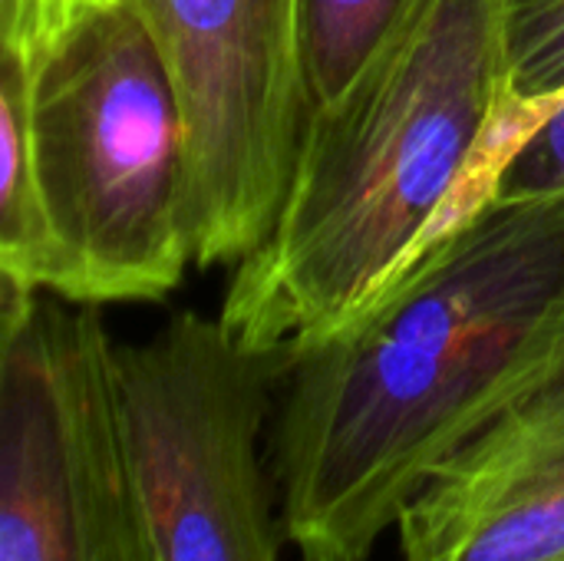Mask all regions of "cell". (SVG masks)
I'll use <instances>...</instances> for the list:
<instances>
[{"mask_svg": "<svg viewBox=\"0 0 564 561\" xmlns=\"http://www.w3.org/2000/svg\"><path fill=\"white\" fill-rule=\"evenodd\" d=\"M288 360L198 311L116 344L119 440L155 561H278L268 427Z\"/></svg>", "mask_w": 564, "mask_h": 561, "instance_id": "4", "label": "cell"}, {"mask_svg": "<svg viewBox=\"0 0 564 561\" xmlns=\"http://www.w3.org/2000/svg\"><path fill=\"white\" fill-rule=\"evenodd\" d=\"M17 69L53 294L93 308L165 301L195 265L192 182L178 93L142 13L132 0L99 7Z\"/></svg>", "mask_w": 564, "mask_h": 561, "instance_id": "3", "label": "cell"}, {"mask_svg": "<svg viewBox=\"0 0 564 561\" xmlns=\"http://www.w3.org/2000/svg\"><path fill=\"white\" fill-rule=\"evenodd\" d=\"M182 106L195 265H238L271 231L304 132L297 0H132Z\"/></svg>", "mask_w": 564, "mask_h": 561, "instance_id": "6", "label": "cell"}, {"mask_svg": "<svg viewBox=\"0 0 564 561\" xmlns=\"http://www.w3.org/2000/svg\"><path fill=\"white\" fill-rule=\"evenodd\" d=\"M403 561H564V360L413 496Z\"/></svg>", "mask_w": 564, "mask_h": 561, "instance_id": "7", "label": "cell"}, {"mask_svg": "<svg viewBox=\"0 0 564 561\" xmlns=\"http://www.w3.org/2000/svg\"><path fill=\"white\" fill-rule=\"evenodd\" d=\"M549 192H564V106L506 155L489 198H529Z\"/></svg>", "mask_w": 564, "mask_h": 561, "instance_id": "12", "label": "cell"}, {"mask_svg": "<svg viewBox=\"0 0 564 561\" xmlns=\"http://www.w3.org/2000/svg\"><path fill=\"white\" fill-rule=\"evenodd\" d=\"M0 278L7 294H53L56 255L33 172L23 79L0 56Z\"/></svg>", "mask_w": 564, "mask_h": 561, "instance_id": "9", "label": "cell"}, {"mask_svg": "<svg viewBox=\"0 0 564 561\" xmlns=\"http://www.w3.org/2000/svg\"><path fill=\"white\" fill-rule=\"evenodd\" d=\"M496 0H426L330 109L304 119L268 238L218 321L248 347H304L373 301L482 205L519 145Z\"/></svg>", "mask_w": 564, "mask_h": 561, "instance_id": "2", "label": "cell"}, {"mask_svg": "<svg viewBox=\"0 0 564 561\" xmlns=\"http://www.w3.org/2000/svg\"><path fill=\"white\" fill-rule=\"evenodd\" d=\"M109 3L116 0H0V56L33 66L83 17Z\"/></svg>", "mask_w": 564, "mask_h": 561, "instance_id": "11", "label": "cell"}, {"mask_svg": "<svg viewBox=\"0 0 564 561\" xmlns=\"http://www.w3.org/2000/svg\"><path fill=\"white\" fill-rule=\"evenodd\" d=\"M99 308L7 294L0 334V561H155L116 413Z\"/></svg>", "mask_w": 564, "mask_h": 561, "instance_id": "5", "label": "cell"}, {"mask_svg": "<svg viewBox=\"0 0 564 561\" xmlns=\"http://www.w3.org/2000/svg\"><path fill=\"white\" fill-rule=\"evenodd\" d=\"M564 360V192L486 198L330 334L268 427L301 561H367L433 473Z\"/></svg>", "mask_w": 564, "mask_h": 561, "instance_id": "1", "label": "cell"}, {"mask_svg": "<svg viewBox=\"0 0 564 561\" xmlns=\"http://www.w3.org/2000/svg\"><path fill=\"white\" fill-rule=\"evenodd\" d=\"M426 0H297L304 112L340 103L403 36Z\"/></svg>", "mask_w": 564, "mask_h": 561, "instance_id": "8", "label": "cell"}, {"mask_svg": "<svg viewBox=\"0 0 564 561\" xmlns=\"http://www.w3.org/2000/svg\"><path fill=\"white\" fill-rule=\"evenodd\" d=\"M496 10L509 122L525 139L564 106V0H496Z\"/></svg>", "mask_w": 564, "mask_h": 561, "instance_id": "10", "label": "cell"}]
</instances>
